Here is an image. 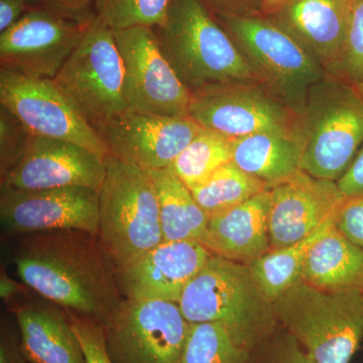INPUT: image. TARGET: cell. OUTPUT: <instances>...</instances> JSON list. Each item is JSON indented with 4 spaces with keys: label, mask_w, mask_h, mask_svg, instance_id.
<instances>
[{
    "label": "cell",
    "mask_w": 363,
    "mask_h": 363,
    "mask_svg": "<svg viewBox=\"0 0 363 363\" xmlns=\"http://www.w3.org/2000/svg\"><path fill=\"white\" fill-rule=\"evenodd\" d=\"M0 363H30L23 350L20 327L13 314L1 322Z\"/></svg>",
    "instance_id": "obj_34"
},
{
    "label": "cell",
    "mask_w": 363,
    "mask_h": 363,
    "mask_svg": "<svg viewBox=\"0 0 363 363\" xmlns=\"http://www.w3.org/2000/svg\"><path fill=\"white\" fill-rule=\"evenodd\" d=\"M336 227L345 238L363 248V196L347 199L339 212Z\"/></svg>",
    "instance_id": "obj_35"
},
{
    "label": "cell",
    "mask_w": 363,
    "mask_h": 363,
    "mask_svg": "<svg viewBox=\"0 0 363 363\" xmlns=\"http://www.w3.org/2000/svg\"><path fill=\"white\" fill-rule=\"evenodd\" d=\"M248 363H316L290 332L281 326L272 337L252 352Z\"/></svg>",
    "instance_id": "obj_32"
},
{
    "label": "cell",
    "mask_w": 363,
    "mask_h": 363,
    "mask_svg": "<svg viewBox=\"0 0 363 363\" xmlns=\"http://www.w3.org/2000/svg\"><path fill=\"white\" fill-rule=\"evenodd\" d=\"M202 128L190 116H150L128 109L95 130L111 156L149 172L169 168Z\"/></svg>",
    "instance_id": "obj_15"
},
{
    "label": "cell",
    "mask_w": 363,
    "mask_h": 363,
    "mask_svg": "<svg viewBox=\"0 0 363 363\" xmlns=\"http://www.w3.org/2000/svg\"><path fill=\"white\" fill-rule=\"evenodd\" d=\"M271 189L210 215L201 243L212 255L250 266L271 250Z\"/></svg>",
    "instance_id": "obj_21"
},
{
    "label": "cell",
    "mask_w": 363,
    "mask_h": 363,
    "mask_svg": "<svg viewBox=\"0 0 363 363\" xmlns=\"http://www.w3.org/2000/svg\"><path fill=\"white\" fill-rule=\"evenodd\" d=\"M155 30L164 56L190 91L260 82L225 28L200 0H172L166 20Z\"/></svg>",
    "instance_id": "obj_3"
},
{
    "label": "cell",
    "mask_w": 363,
    "mask_h": 363,
    "mask_svg": "<svg viewBox=\"0 0 363 363\" xmlns=\"http://www.w3.org/2000/svg\"><path fill=\"white\" fill-rule=\"evenodd\" d=\"M32 136L18 117L0 105V178L18 166Z\"/></svg>",
    "instance_id": "obj_30"
},
{
    "label": "cell",
    "mask_w": 363,
    "mask_h": 363,
    "mask_svg": "<svg viewBox=\"0 0 363 363\" xmlns=\"http://www.w3.org/2000/svg\"><path fill=\"white\" fill-rule=\"evenodd\" d=\"M172 0H95L94 14L111 30L160 28L166 20Z\"/></svg>",
    "instance_id": "obj_29"
},
{
    "label": "cell",
    "mask_w": 363,
    "mask_h": 363,
    "mask_svg": "<svg viewBox=\"0 0 363 363\" xmlns=\"http://www.w3.org/2000/svg\"><path fill=\"white\" fill-rule=\"evenodd\" d=\"M52 81L94 130L128 109L113 30L96 18Z\"/></svg>",
    "instance_id": "obj_8"
},
{
    "label": "cell",
    "mask_w": 363,
    "mask_h": 363,
    "mask_svg": "<svg viewBox=\"0 0 363 363\" xmlns=\"http://www.w3.org/2000/svg\"><path fill=\"white\" fill-rule=\"evenodd\" d=\"M289 1L290 0H262L260 1V16H272Z\"/></svg>",
    "instance_id": "obj_41"
},
{
    "label": "cell",
    "mask_w": 363,
    "mask_h": 363,
    "mask_svg": "<svg viewBox=\"0 0 363 363\" xmlns=\"http://www.w3.org/2000/svg\"><path fill=\"white\" fill-rule=\"evenodd\" d=\"M271 189L267 183L238 168L233 161L212 174L201 185L191 189L196 201L208 214L236 206Z\"/></svg>",
    "instance_id": "obj_27"
},
{
    "label": "cell",
    "mask_w": 363,
    "mask_h": 363,
    "mask_svg": "<svg viewBox=\"0 0 363 363\" xmlns=\"http://www.w3.org/2000/svg\"><path fill=\"white\" fill-rule=\"evenodd\" d=\"M215 16L260 14L262 0H200Z\"/></svg>",
    "instance_id": "obj_37"
},
{
    "label": "cell",
    "mask_w": 363,
    "mask_h": 363,
    "mask_svg": "<svg viewBox=\"0 0 363 363\" xmlns=\"http://www.w3.org/2000/svg\"><path fill=\"white\" fill-rule=\"evenodd\" d=\"M94 18L81 20L33 7L0 33V68L54 80Z\"/></svg>",
    "instance_id": "obj_13"
},
{
    "label": "cell",
    "mask_w": 363,
    "mask_h": 363,
    "mask_svg": "<svg viewBox=\"0 0 363 363\" xmlns=\"http://www.w3.org/2000/svg\"><path fill=\"white\" fill-rule=\"evenodd\" d=\"M351 0H290L267 16L292 35L327 75L336 77L350 33Z\"/></svg>",
    "instance_id": "obj_19"
},
{
    "label": "cell",
    "mask_w": 363,
    "mask_h": 363,
    "mask_svg": "<svg viewBox=\"0 0 363 363\" xmlns=\"http://www.w3.org/2000/svg\"><path fill=\"white\" fill-rule=\"evenodd\" d=\"M105 169L97 236L118 271L164 241L159 199L145 169L111 155Z\"/></svg>",
    "instance_id": "obj_6"
},
{
    "label": "cell",
    "mask_w": 363,
    "mask_h": 363,
    "mask_svg": "<svg viewBox=\"0 0 363 363\" xmlns=\"http://www.w3.org/2000/svg\"><path fill=\"white\" fill-rule=\"evenodd\" d=\"M156 188L164 241L201 242L209 214L169 168L147 172Z\"/></svg>",
    "instance_id": "obj_24"
},
{
    "label": "cell",
    "mask_w": 363,
    "mask_h": 363,
    "mask_svg": "<svg viewBox=\"0 0 363 363\" xmlns=\"http://www.w3.org/2000/svg\"><path fill=\"white\" fill-rule=\"evenodd\" d=\"M339 189L347 199L363 196V145L350 164V169L337 182Z\"/></svg>",
    "instance_id": "obj_38"
},
{
    "label": "cell",
    "mask_w": 363,
    "mask_h": 363,
    "mask_svg": "<svg viewBox=\"0 0 363 363\" xmlns=\"http://www.w3.org/2000/svg\"><path fill=\"white\" fill-rule=\"evenodd\" d=\"M7 304L20 327L30 363H87L65 309L26 292Z\"/></svg>",
    "instance_id": "obj_20"
},
{
    "label": "cell",
    "mask_w": 363,
    "mask_h": 363,
    "mask_svg": "<svg viewBox=\"0 0 363 363\" xmlns=\"http://www.w3.org/2000/svg\"><path fill=\"white\" fill-rule=\"evenodd\" d=\"M95 0H32L33 7L48 9L81 20L95 18Z\"/></svg>",
    "instance_id": "obj_36"
},
{
    "label": "cell",
    "mask_w": 363,
    "mask_h": 363,
    "mask_svg": "<svg viewBox=\"0 0 363 363\" xmlns=\"http://www.w3.org/2000/svg\"><path fill=\"white\" fill-rule=\"evenodd\" d=\"M211 255L198 241H162L116 271L119 290L128 300L179 303L186 286Z\"/></svg>",
    "instance_id": "obj_17"
},
{
    "label": "cell",
    "mask_w": 363,
    "mask_h": 363,
    "mask_svg": "<svg viewBox=\"0 0 363 363\" xmlns=\"http://www.w3.org/2000/svg\"><path fill=\"white\" fill-rule=\"evenodd\" d=\"M335 78L357 88L363 83V0H351L347 47Z\"/></svg>",
    "instance_id": "obj_31"
},
{
    "label": "cell",
    "mask_w": 363,
    "mask_h": 363,
    "mask_svg": "<svg viewBox=\"0 0 363 363\" xmlns=\"http://www.w3.org/2000/svg\"><path fill=\"white\" fill-rule=\"evenodd\" d=\"M215 16L260 82L300 111L312 88L327 76L322 67L292 35L267 16Z\"/></svg>",
    "instance_id": "obj_7"
},
{
    "label": "cell",
    "mask_w": 363,
    "mask_h": 363,
    "mask_svg": "<svg viewBox=\"0 0 363 363\" xmlns=\"http://www.w3.org/2000/svg\"><path fill=\"white\" fill-rule=\"evenodd\" d=\"M233 138L203 128L169 168L191 190L233 161Z\"/></svg>",
    "instance_id": "obj_26"
},
{
    "label": "cell",
    "mask_w": 363,
    "mask_h": 363,
    "mask_svg": "<svg viewBox=\"0 0 363 363\" xmlns=\"http://www.w3.org/2000/svg\"><path fill=\"white\" fill-rule=\"evenodd\" d=\"M279 325L316 363H350L363 340V291L297 281L272 302Z\"/></svg>",
    "instance_id": "obj_5"
},
{
    "label": "cell",
    "mask_w": 363,
    "mask_h": 363,
    "mask_svg": "<svg viewBox=\"0 0 363 363\" xmlns=\"http://www.w3.org/2000/svg\"><path fill=\"white\" fill-rule=\"evenodd\" d=\"M189 327L178 303L124 298L102 328L112 363H177Z\"/></svg>",
    "instance_id": "obj_10"
},
{
    "label": "cell",
    "mask_w": 363,
    "mask_h": 363,
    "mask_svg": "<svg viewBox=\"0 0 363 363\" xmlns=\"http://www.w3.org/2000/svg\"><path fill=\"white\" fill-rule=\"evenodd\" d=\"M189 116L233 140L257 133L295 138L298 112L260 82L206 86L191 91Z\"/></svg>",
    "instance_id": "obj_9"
},
{
    "label": "cell",
    "mask_w": 363,
    "mask_h": 363,
    "mask_svg": "<svg viewBox=\"0 0 363 363\" xmlns=\"http://www.w3.org/2000/svg\"><path fill=\"white\" fill-rule=\"evenodd\" d=\"M233 162L272 188L302 171V152L293 135L257 133L234 140Z\"/></svg>",
    "instance_id": "obj_23"
},
{
    "label": "cell",
    "mask_w": 363,
    "mask_h": 363,
    "mask_svg": "<svg viewBox=\"0 0 363 363\" xmlns=\"http://www.w3.org/2000/svg\"><path fill=\"white\" fill-rule=\"evenodd\" d=\"M301 279L320 290L363 291V248L345 238L335 224L313 245Z\"/></svg>",
    "instance_id": "obj_22"
},
{
    "label": "cell",
    "mask_w": 363,
    "mask_h": 363,
    "mask_svg": "<svg viewBox=\"0 0 363 363\" xmlns=\"http://www.w3.org/2000/svg\"><path fill=\"white\" fill-rule=\"evenodd\" d=\"M86 187L16 190L1 186L0 224L6 238L33 233L79 230L98 234L99 195Z\"/></svg>",
    "instance_id": "obj_14"
},
{
    "label": "cell",
    "mask_w": 363,
    "mask_h": 363,
    "mask_svg": "<svg viewBox=\"0 0 363 363\" xmlns=\"http://www.w3.org/2000/svg\"><path fill=\"white\" fill-rule=\"evenodd\" d=\"M30 6L32 0H0V33L20 20Z\"/></svg>",
    "instance_id": "obj_39"
},
{
    "label": "cell",
    "mask_w": 363,
    "mask_h": 363,
    "mask_svg": "<svg viewBox=\"0 0 363 363\" xmlns=\"http://www.w3.org/2000/svg\"><path fill=\"white\" fill-rule=\"evenodd\" d=\"M68 315L74 331L84 351L86 362L87 363H112L107 353L104 331L101 325L74 313L68 312Z\"/></svg>",
    "instance_id": "obj_33"
},
{
    "label": "cell",
    "mask_w": 363,
    "mask_h": 363,
    "mask_svg": "<svg viewBox=\"0 0 363 363\" xmlns=\"http://www.w3.org/2000/svg\"><path fill=\"white\" fill-rule=\"evenodd\" d=\"M358 89H359L360 94H362V96L363 98V83L362 85L358 87Z\"/></svg>",
    "instance_id": "obj_42"
},
{
    "label": "cell",
    "mask_w": 363,
    "mask_h": 363,
    "mask_svg": "<svg viewBox=\"0 0 363 363\" xmlns=\"http://www.w3.org/2000/svg\"><path fill=\"white\" fill-rule=\"evenodd\" d=\"M347 201L337 182L304 171L271 188L269 234L271 250L304 240L338 213Z\"/></svg>",
    "instance_id": "obj_16"
},
{
    "label": "cell",
    "mask_w": 363,
    "mask_h": 363,
    "mask_svg": "<svg viewBox=\"0 0 363 363\" xmlns=\"http://www.w3.org/2000/svg\"><path fill=\"white\" fill-rule=\"evenodd\" d=\"M339 212L304 240L279 250H269L250 264L253 278L272 303L301 281L310 250L335 225Z\"/></svg>",
    "instance_id": "obj_25"
},
{
    "label": "cell",
    "mask_w": 363,
    "mask_h": 363,
    "mask_svg": "<svg viewBox=\"0 0 363 363\" xmlns=\"http://www.w3.org/2000/svg\"><path fill=\"white\" fill-rule=\"evenodd\" d=\"M295 138L301 169L338 182L363 145V98L359 89L327 75L310 91L298 111Z\"/></svg>",
    "instance_id": "obj_4"
},
{
    "label": "cell",
    "mask_w": 363,
    "mask_h": 363,
    "mask_svg": "<svg viewBox=\"0 0 363 363\" xmlns=\"http://www.w3.org/2000/svg\"><path fill=\"white\" fill-rule=\"evenodd\" d=\"M252 351L238 345L222 325L190 323L177 363H248Z\"/></svg>",
    "instance_id": "obj_28"
},
{
    "label": "cell",
    "mask_w": 363,
    "mask_h": 363,
    "mask_svg": "<svg viewBox=\"0 0 363 363\" xmlns=\"http://www.w3.org/2000/svg\"><path fill=\"white\" fill-rule=\"evenodd\" d=\"M26 291V290H25ZM23 286L13 281L4 272L1 274V283H0V294H1L2 300L6 303L11 302L14 298L18 297L21 294L25 293Z\"/></svg>",
    "instance_id": "obj_40"
},
{
    "label": "cell",
    "mask_w": 363,
    "mask_h": 363,
    "mask_svg": "<svg viewBox=\"0 0 363 363\" xmlns=\"http://www.w3.org/2000/svg\"><path fill=\"white\" fill-rule=\"evenodd\" d=\"M11 240V259L26 288L102 327L116 314L124 298L97 235L57 230Z\"/></svg>",
    "instance_id": "obj_1"
},
{
    "label": "cell",
    "mask_w": 363,
    "mask_h": 363,
    "mask_svg": "<svg viewBox=\"0 0 363 363\" xmlns=\"http://www.w3.org/2000/svg\"><path fill=\"white\" fill-rule=\"evenodd\" d=\"M105 173V162L84 147L33 135L18 166L0 180L16 190L86 187L99 192Z\"/></svg>",
    "instance_id": "obj_18"
},
{
    "label": "cell",
    "mask_w": 363,
    "mask_h": 363,
    "mask_svg": "<svg viewBox=\"0 0 363 363\" xmlns=\"http://www.w3.org/2000/svg\"><path fill=\"white\" fill-rule=\"evenodd\" d=\"M0 105L18 117L33 135L74 143L104 162L111 156L96 130L52 80L0 68Z\"/></svg>",
    "instance_id": "obj_12"
},
{
    "label": "cell",
    "mask_w": 363,
    "mask_h": 363,
    "mask_svg": "<svg viewBox=\"0 0 363 363\" xmlns=\"http://www.w3.org/2000/svg\"><path fill=\"white\" fill-rule=\"evenodd\" d=\"M178 304L189 323L220 324L252 352L281 327L250 267L214 255L186 286Z\"/></svg>",
    "instance_id": "obj_2"
},
{
    "label": "cell",
    "mask_w": 363,
    "mask_h": 363,
    "mask_svg": "<svg viewBox=\"0 0 363 363\" xmlns=\"http://www.w3.org/2000/svg\"><path fill=\"white\" fill-rule=\"evenodd\" d=\"M124 67L128 109L150 116H189L191 91L164 56L154 28L113 30Z\"/></svg>",
    "instance_id": "obj_11"
}]
</instances>
